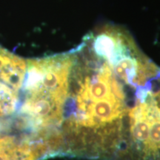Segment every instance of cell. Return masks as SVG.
Wrapping results in <instances>:
<instances>
[{"label": "cell", "mask_w": 160, "mask_h": 160, "mask_svg": "<svg viewBox=\"0 0 160 160\" xmlns=\"http://www.w3.org/2000/svg\"><path fill=\"white\" fill-rule=\"evenodd\" d=\"M114 160H160V108L151 89L139 88Z\"/></svg>", "instance_id": "cell-1"}, {"label": "cell", "mask_w": 160, "mask_h": 160, "mask_svg": "<svg viewBox=\"0 0 160 160\" xmlns=\"http://www.w3.org/2000/svg\"><path fill=\"white\" fill-rule=\"evenodd\" d=\"M152 91H153V96H154L155 99H156V100H157L158 105H159V108H160V88H159L155 91H153V89H152Z\"/></svg>", "instance_id": "cell-2"}]
</instances>
